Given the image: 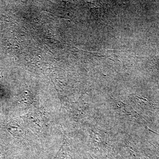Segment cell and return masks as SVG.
Masks as SVG:
<instances>
[{
  "mask_svg": "<svg viewBox=\"0 0 159 159\" xmlns=\"http://www.w3.org/2000/svg\"><path fill=\"white\" fill-rule=\"evenodd\" d=\"M39 113H30L26 116L25 120L29 124L38 130L42 129L43 127L42 117Z\"/></svg>",
  "mask_w": 159,
  "mask_h": 159,
  "instance_id": "1",
  "label": "cell"
},
{
  "mask_svg": "<svg viewBox=\"0 0 159 159\" xmlns=\"http://www.w3.org/2000/svg\"><path fill=\"white\" fill-rule=\"evenodd\" d=\"M65 143L63 144L53 159H71Z\"/></svg>",
  "mask_w": 159,
  "mask_h": 159,
  "instance_id": "2",
  "label": "cell"
},
{
  "mask_svg": "<svg viewBox=\"0 0 159 159\" xmlns=\"http://www.w3.org/2000/svg\"><path fill=\"white\" fill-rule=\"evenodd\" d=\"M157 148H158V149L159 150V145H158V146Z\"/></svg>",
  "mask_w": 159,
  "mask_h": 159,
  "instance_id": "3",
  "label": "cell"
}]
</instances>
